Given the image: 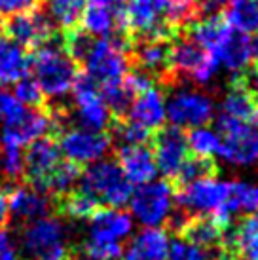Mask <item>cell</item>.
Segmentation results:
<instances>
[{
	"mask_svg": "<svg viewBox=\"0 0 258 260\" xmlns=\"http://www.w3.org/2000/svg\"><path fill=\"white\" fill-rule=\"evenodd\" d=\"M133 232V217L122 207H99L87 218L86 238L82 239L84 260L120 258L123 241Z\"/></svg>",
	"mask_w": 258,
	"mask_h": 260,
	"instance_id": "1",
	"label": "cell"
},
{
	"mask_svg": "<svg viewBox=\"0 0 258 260\" xmlns=\"http://www.w3.org/2000/svg\"><path fill=\"white\" fill-rule=\"evenodd\" d=\"M29 73H33V78L40 86L44 97L61 101L71 93L72 84L78 76V67L67 53L63 44L50 40L35 50Z\"/></svg>",
	"mask_w": 258,
	"mask_h": 260,
	"instance_id": "2",
	"label": "cell"
},
{
	"mask_svg": "<svg viewBox=\"0 0 258 260\" xmlns=\"http://www.w3.org/2000/svg\"><path fill=\"white\" fill-rule=\"evenodd\" d=\"M17 253L25 260H71L67 224L53 215L25 222L17 239Z\"/></svg>",
	"mask_w": 258,
	"mask_h": 260,
	"instance_id": "3",
	"label": "cell"
},
{
	"mask_svg": "<svg viewBox=\"0 0 258 260\" xmlns=\"http://www.w3.org/2000/svg\"><path fill=\"white\" fill-rule=\"evenodd\" d=\"M78 188L91 196L99 207H123L133 192L120 166L107 158L89 164L86 171L80 173Z\"/></svg>",
	"mask_w": 258,
	"mask_h": 260,
	"instance_id": "4",
	"label": "cell"
},
{
	"mask_svg": "<svg viewBox=\"0 0 258 260\" xmlns=\"http://www.w3.org/2000/svg\"><path fill=\"white\" fill-rule=\"evenodd\" d=\"M129 48H131V42L123 35L93 38L89 50L82 59V63L86 67V74L95 80L101 87L122 80L129 73Z\"/></svg>",
	"mask_w": 258,
	"mask_h": 260,
	"instance_id": "5",
	"label": "cell"
},
{
	"mask_svg": "<svg viewBox=\"0 0 258 260\" xmlns=\"http://www.w3.org/2000/svg\"><path fill=\"white\" fill-rule=\"evenodd\" d=\"M175 202V188L169 181H150L131 192V217L144 228H159L169 220Z\"/></svg>",
	"mask_w": 258,
	"mask_h": 260,
	"instance_id": "6",
	"label": "cell"
},
{
	"mask_svg": "<svg viewBox=\"0 0 258 260\" xmlns=\"http://www.w3.org/2000/svg\"><path fill=\"white\" fill-rule=\"evenodd\" d=\"M220 69L218 59L211 51L203 50L192 38H173L171 40V74L186 76L196 84H207Z\"/></svg>",
	"mask_w": 258,
	"mask_h": 260,
	"instance_id": "7",
	"label": "cell"
},
{
	"mask_svg": "<svg viewBox=\"0 0 258 260\" xmlns=\"http://www.w3.org/2000/svg\"><path fill=\"white\" fill-rule=\"evenodd\" d=\"M175 192L179 209L188 217L213 215L228 203L230 182H224L216 177H205L175 188Z\"/></svg>",
	"mask_w": 258,
	"mask_h": 260,
	"instance_id": "8",
	"label": "cell"
},
{
	"mask_svg": "<svg viewBox=\"0 0 258 260\" xmlns=\"http://www.w3.org/2000/svg\"><path fill=\"white\" fill-rule=\"evenodd\" d=\"M74 103V120L76 125L91 131H105L112 123V112L103 101L101 86L87 76L78 74L71 89Z\"/></svg>",
	"mask_w": 258,
	"mask_h": 260,
	"instance_id": "9",
	"label": "cell"
},
{
	"mask_svg": "<svg viewBox=\"0 0 258 260\" xmlns=\"http://www.w3.org/2000/svg\"><path fill=\"white\" fill-rule=\"evenodd\" d=\"M218 156L234 166L258 164V125L239 123L218 116Z\"/></svg>",
	"mask_w": 258,
	"mask_h": 260,
	"instance_id": "10",
	"label": "cell"
},
{
	"mask_svg": "<svg viewBox=\"0 0 258 260\" xmlns=\"http://www.w3.org/2000/svg\"><path fill=\"white\" fill-rule=\"evenodd\" d=\"M59 150L67 161L74 166H89L107 156L112 146V139L105 131H91L86 127H64L59 135Z\"/></svg>",
	"mask_w": 258,
	"mask_h": 260,
	"instance_id": "11",
	"label": "cell"
},
{
	"mask_svg": "<svg viewBox=\"0 0 258 260\" xmlns=\"http://www.w3.org/2000/svg\"><path fill=\"white\" fill-rule=\"evenodd\" d=\"M165 112L171 125L179 129H192L207 125L215 116V103L203 91L196 89H177L169 99H165Z\"/></svg>",
	"mask_w": 258,
	"mask_h": 260,
	"instance_id": "12",
	"label": "cell"
},
{
	"mask_svg": "<svg viewBox=\"0 0 258 260\" xmlns=\"http://www.w3.org/2000/svg\"><path fill=\"white\" fill-rule=\"evenodd\" d=\"M150 146L158 171L165 177V181L173 182L180 173L184 161L190 158V148H188L184 129H179L175 125L159 127L152 135Z\"/></svg>",
	"mask_w": 258,
	"mask_h": 260,
	"instance_id": "13",
	"label": "cell"
},
{
	"mask_svg": "<svg viewBox=\"0 0 258 260\" xmlns=\"http://www.w3.org/2000/svg\"><path fill=\"white\" fill-rule=\"evenodd\" d=\"M2 32L8 35L14 42H17L25 50H36L42 44L53 40V37H55L53 23L38 8L30 10V12H23V14L6 17Z\"/></svg>",
	"mask_w": 258,
	"mask_h": 260,
	"instance_id": "14",
	"label": "cell"
},
{
	"mask_svg": "<svg viewBox=\"0 0 258 260\" xmlns=\"http://www.w3.org/2000/svg\"><path fill=\"white\" fill-rule=\"evenodd\" d=\"M55 127V120L51 112H46L40 107L27 109L15 122L2 125L0 129V145H12L25 148L36 139L50 135V131Z\"/></svg>",
	"mask_w": 258,
	"mask_h": 260,
	"instance_id": "15",
	"label": "cell"
},
{
	"mask_svg": "<svg viewBox=\"0 0 258 260\" xmlns=\"http://www.w3.org/2000/svg\"><path fill=\"white\" fill-rule=\"evenodd\" d=\"M25 148L27 150L23 152V175L27 177L29 184L42 190L48 177L63 161L57 141H53L50 135H46L42 139L33 141Z\"/></svg>",
	"mask_w": 258,
	"mask_h": 260,
	"instance_id": "16",
	"label": "cell"
},
{
	"mask_svg": "<svg viewBox=\"0 0 258 260\" xmlns=\"http://www.w3.org/2000/svg\"><path fill=\"white\" fill-rule=\"evenodd\" d=\"M131 57L139 71L146 73L154 80L171 84V40H135L131 42Z\"/></svg>",
	"mask_w": 258,
	"mask_h": 260,
	"instance_id": "17",
	"label": "cell"
},
{
	"mask_svg": "<svg viewBox=\"0 0 258 260\" xmlns=\"http://www.w3.org/2000/svg\"><path fill=\"white\" fill-rule=\"evenodd\" d=\"M51 196L33 184H15L8 192V209L10 217L17 218L21 222H30L36 218L51 215Z\"/></svg>",
	"mask_w": 258,
	"mask_h": 260,
	"instance_id": "18",
	"label": "cell"
},
{
	"mask_svg": "<svg viewBox=\"0 0 258 260\" xmlns=\"http://www.w3.org/2000/svg\"><path fill=\"white\" fill-rule=\"evenodd\" d=\"M116 164L120 166L129 184H135V186L154 181L158 175V167H156V159H154L150 145L120 146Z\"/></svg>",
	"mask_w": 258,
	"mask_h": 260,
	"instance_id": "19",
	"label": "cell"
},
{
	"mask_svg": "<svg viewBox=\"0 0 258 260\" xmlns=\"http://www.w3.org/2000/svg\"><path fill=\"white\" fill-rule=\"evenodd\" d=\"M228 228H224L220 222H216L211 215H196V217L188 218L186 224L180 228V232L177 236L188 239L194 245L201 247L203 251L213 254L216 260H224L222 239H224V232L228 230Z\"/></svg>",
	"mask_w": 258,
	"mask_h": 260,
	"instance_id": "20",
	"label": "cell"
},
{
	"mask_svg": "<svg viewBox=\"0 0 258 260\" xmlns=\"http://www.w3.org/2000/svg\"><path fill=\"white\" fill-rule=\"evenodd\" d=\"M218 116H224V118L239 123L258 125V105L252 97L251 89L245 86L239 73L230 82L228 91L220 103V114Z\"/></svg>",
	"mask_w": 258,
	"mask_h": 260,
	"instance_id": "21",
	"label": "cell"
},
{
	"mask_svg": "<svg viewBox=\"0 0 258 260\" xmlns=\"http://www.w3.org/2000/svg\"><path fill=\"white\" fill-rule=\"evenodd\" d=\"M125 118L133 120L135 123L146 127L152 133L158 131L159 127H164V122L167 120L164 91L156 86H150L148 89L141 91L133 99Z\"/></svg>",
	"mask_w": 258,
	"mask_h": 260,
	"instance_id": "22",
	"label": "cell"
},
{
	"mask_svg": "<svg viewBox=\"0 0 258 260\" xmlns=\"http://www.w3.org/2000/svg\"><path fill=\"white\" fill-rule=\"evenodd\" d=\"M169 236L162 228H144L122 249V260H167Z\"/></svg>",
	"mask_w": 258,
	"mask_h": 260,
	"instance_id": "23",
	"label": "cell"
},
{
	"mask_svg": "<svg viewBox=\"0 0 258 260\" xmlns=\"http://www.w3.org/2000/svg\"><path fill=\"white\" fill-rule=\"evenodd\" d=\"M213 55L218 59L220 67L224 69L236 74L243 73L251 63V38L249 35L228 29L218 46L213 50Z\"/></svg>",
	"mask_w": 258,
	"mask_h": 260,
	"instance_id": "24",
	"label": "cell"
},
{
	"mask_svg": "<svg viewBox=\"0 0 258 260\" xmlns=\"http://www.w3.org/2000/svg\"><path fill=\"white\" fill-rule=\"evenodd\" d=\"M30 71V55L25 48L0 30V86H14Z\"/></svg>",
	"mask_w": 258,
	"mask_h": 260,
	"instance_id": "25",
	"label": "cell"
},
{
	"mask_svg": "<svg viewBox=\"0 0 258 260\" xmlns=\"http://www.w3.org/2000/svg\"><path fill=\"white\" fill-rule=\"evenodd\" d=\"M80 29L93 38H108L118 30L116 8L89 2L80 15Z\"/></svg>",
	"mask_w": 258,
	"mask_h": 260,
	"instance_id": "26",
	"label": "cell"
},
{
	"mask_svg": "<svg viewBox=\"0 0 258 260\" xmlns=\"http://www.w3.org/2000/svg\"><path fill=\"white\" fill-rule=\"evenodd\" d=\"M222 17L230 29L254 35L258 32V0H230L222 10Z\"/></svg>",
	"mask_w": 258,
	"mask_h": 260,
	"instance_id": "27",
	"label": "cell"
},
{
	"mask_svg": "<svg viewBox=\"0 0 258 260\" xmlns=\"http://www.w3.org/2000/svg\"><path fill=\"white\" fill-rule=\"evenodd\" d=\"M154 2L162 19L177 32L200 17V0H154Z\"/></svg>",
	"mask_w": 258,
	"mask_h": 260,
	"instance_id": "28",
	"label": "cell"
},
{
	"mask_svg": "<svg viewBox=\"0 0 258 260\" xmlns=\"http://www.w3.org/2000/svg\"><path fill=\"white\" fill-rule=\"evenodd\" d=\"M86 0H46V15L53 25L69 30L80 23Z\"/></svg>",
	"mask_w": 258,
	"mask_h": 260,
	"instance_id": "29",
	"label": "cell"
},
{
	"mask_svg": "<svg viewBox=\"0 0 258 260\" xmlns=\"http://www.w3.org/2000/svg\"><path fill=\"white\" fill-rule=\"evenodd\" d=\"M78 181H80V167L63 158V161L48 177V181L44 182L42 190L48 192L50 196H59L61 198V196L69 194L71 190H74V188L78 186Z\"/></svg>",
	"mask_w": 258,
	"mask_h": 260,
	"instance_id": "30",
	"label": "cell"
},
{
	"mask_svg": "<svg viewBox=\"0 0 258 260\" xmlns=\"http://www.w3.org/2000/svg\"><path fill=\"white\" fill-rule=\"evenodd\" d=\"M59 209L64 217L72 218V220H87L99 209V205L91 196H87L82 188H74L69 194L61 196V203Z\"/></svg>",
	"mask_w": 258,
	"mask_h": 260,
	"instance_id": "31",
	"label": "cell"
},
{
	"mask_svg": "<svg viewBox=\"0 0 258 260\" xmlns=\"http://www.w3.org/2000/svg\"><path fill=\"white\" fill-rule=\"evenodd\" d=\"M226 207L232 211V215L236 213H256L258 211V184L251 182H230V196Z\"/></svg>",
	"mask_w": 258,
	"mask_h": 260,
	"instance_id": "32",
	"label": "cell"
},
{
	"mask_svg": "<svg viewBox=\"0 0 258 260\" xmlns=\"http://www.w3.org/2000/svg\"><path fill=\"white\" fill-rule=\"evenodd\" d=\"M101 95H103V101L107 103L108 110L116 118L127 116L129 107H131V103L135 99V91L125 82V76L122 80L114 82V84H108V86L101 87Z\"/></svg>",
	"mask_w": 258,
	"mask_h": 260,
	"instance_id": "33",
	"label": "cell"
},
{
	"mask_svg": "<svg viewBox=\"0 0 258 260\" xmlns=\"http://www.w3.org/2000/svg\"><path fill=\"white\" fill-rule=\"evenodd\" d=\"M186 141L192 156H198V158H215V156H218V146H220L218 131L205 127V125L192 127L188 131Z\"/></svg>",
	"mask_w": 258,
	"mask_h": 260,
	"instance_id": "34",
	"label": "cell"
},
{
	"mask_svg": "<svg viewBox=\"0 0 258 260\" xmlns=\"http://www.w3.org/2000/svg\"><path fill=\"white\" fill-rule=\"evenodd\" d=\"M216 175V161L215 158H198L192 156L184 161V166L180 169V173L177 175V179L171 182L173 188H179L182 184H188L198 179H205V177H215Z\"/></svg>",
	"mask_w": 258,
	"mask_h": 260,
	"instance_id": "35",
	"label": "cell"
},
{
	"mask_svg": "<svg viewBox=\"0 0 258 260\" xmlns=\"http://www.w3.org/2000/svg\"><path fill=\"white\" fill-rule=\"evenodd\" d=\"M152 131L146 127L135 123L129 118H118L114 123V133L110 135V139L118 141L120 146H131V145H150L152 141Z\"/></svg>",
	"mask_w": 258,
	"mask_h": 260,
	"instance_id": "36",
	"label": "cell"
},
{
	"mask_svg": "<svg viewBox=\"0 0 258 260\" xmlns=\"http://www.w3.org/2000/svg\"><path fill=\"white\" fill-rule=\"evenodd\" d=\"M0 175L8 181H17L23 177V148L0 145Z\"/></svg>",
	"mask_w": 258,
	"mask_h": 260,
	"instance_id": "37",
	"label": "cell"
},
{
	"mask_svg": "<svg viewBox=\"0 0 258 260\" xmlns=\"http://www.w3.org/2000/svg\"><path fill=\"white\" fill-rule=\"evenodd\" d=\"M167 260H216V258L211 253L203 251L201 247L194 245L188 239L177 236V239L173 243H169Z\"/></svg>",
	"mask_w": 258,
	"mask_h": 260,
	"instance_id": "38",
	"label": "cell"
},
{
	"mask_svg": "<svg viewBox=\"0 0 258 260\" xmlns=\"http://www.w3.org/2000/svg\"><path fill=\"white\" fill-rule=\"evenodd\" d=\"M12 93L19 99V103H23L25 107H29V109H36V107H40L44 101V93L40 86L36 84V80L33 76H23L21 80H17L14 84V91Z\"/></svg>",
	"mask_w": 258,
	"mask_h": 260,
	"instance_id": "39",
	"label": "cell"
},
{
	"mask_svg": "<svg viewBox=\"0 0 258 260\" xmlns=\"http://www.w3.org/2000/svg\"><path fill=\"white\" fill-rule=\"evenodd\" d=\"M27 109L12 91H0V125L15 122Z\"/></svg>",
	"mask_w": 258,
	"mask_h": 260,
	"instance_id": "40",
	"label": "cell"
},
{
	"mask_svg": "<svg viewBox=\"0 0 258 260\" xmlns=\"http://www.w3.org/2000/svg\"><path fill=\"white\" fill-rule=\"evenodd\" d=\"M40 0H0V17H12L15 14L36 10Z\"/></svg>",
	"mask_w": 258,
	"mask_h": 260,
	"instance_id": "41",
	"label": "cell"
},
{
	"mask_svg": "<svg viewBox=\"0 0 258 260\" xmlns=\"http://www.w3.org/2000/svg\"><path fill=\"white\" fill-rule=\"evenodd\" d=\"M17 243L12 238V234L4 228H0V260H17Z\"/></svg>",
	"mask_w": 258,
	"mask_h": 260,
	"instance_id": "42",
	"label": "cell"
},
{
	"mask_svg": "<svg viewBox=\"0 0 258 260\" xmlns=\"http://www.w3.org/2000/svg\"><path fill=\"white\" fill-rule=\"evenodd\" d=\"M230 4V0H200V15H218Z\"/></svg>",
	"mask_w": 258,
	"mask_h": 260,
	"instance_id": "43",
	"label": "cell"
},
{
	"mask_svg": "<svg viewBox=\"0 0 258 260\" xmlns=\"http://www.w3.org/2000/svg\"><path fill=\"white\" fill-rule=\"evenodd\" d=\"M241 74V78H243L245 86L251 89L252 97H254V101H256L258 105V67H252V69H249V71H243Z\"/></svg>",
	"mask_w": 258,
	"mask_h": 260,
	"instance_id": "44",
	"label": "cell"
},
{
	"mask_svg": "<svg viewBox=\"0 0 258 260\" xmlns=\"http://www.w3.org/2000/svg\"><path fill=\"white\" fill-rule=\"evenodd\" d=\"M10 218V209H8V194L0 188V228H4V224Z\"/></svg>",
	"mask_w": 258,
	"mask_h": 260,
	"instance_id": "45",
	"label": "cell"
},
{
	"mask_svg": "<svg viewBox=\"0 0 258 260\" xmlns=\"http://www.w3.org/2000/svg\"><path fill=\"white\" fill-rule=\"evenodd\" d=\"M251 61H254V67H258V32L256 38L251 40Z\"/></svg>",
	"mask_w": 258,
	"mask_h": 260,
	"instance_id": "46",
	"label": "cell"
},
{
	"mask_svg": "<svg viewBox=\"0 0 258 260\" xmlns=\"http://www.w3.org/2000/svg\"><path fill=\"white\" fill-rule=\"evenodd\" d=\"M89 2H97V4H105L110 8H118L123 4V0H89Z\"/></svg>",
	"mask_w": 258,
	"mask_h": 260,
	"instance_id": "47",
	"label": "cell"
}]
</instances>
